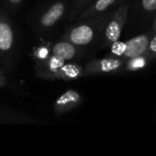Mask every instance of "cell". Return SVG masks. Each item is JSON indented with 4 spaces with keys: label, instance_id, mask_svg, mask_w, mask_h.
I'll use <instances>...</instances> for the list:
<instances>
[{
    "label": "cell",
    "instance_id": "4",
    "mask_svg": "<svg viewBox=\"0 0 156 156\" xmlns=\"http://www.w3.org/2000/svg\"><path fill=\"white\" fill-rule=\"evenodd\" d=\"M53 54L54 56L60 58L64 60L71 59L76 53L75 48L73 45L68 42H59L53 47Z\"/></svg>",
    "mask_w": 156,
    "mask_h": 156
},
{
    "label": "cell",
    "instance_id": "14",
    "mask_svg": "<svg viewBox=\"0 0 156 156\" xmlns=\"http://www.w3.org/2000/svg\"><path fill=\"white\" fill-rule=\"evenodd\" d=\"M150 48H151V49H152L153 51L156 52V37L152 40V42H151V44H150Z\"/></svg>",
    "mask_w": 156,
    "mask_h": 156
},
{
    "label": "cell",
    "instance_id": "11",
    "mask_svg": "<svg viewBox=\"0 0 156 156\" xmlns=\"http://www.w3.org/2000/svg\"><path fill=\"white\" fill-rule=\"evenodd\" d=\"M143 6L148 11L155 10L156 0H143Z\"/></svg>",
    "mask_w": 156,
    "mask_h": 156
},
{
    "label": "cell",
    "instance_id": "7",
    "mask_svg": "<svg viewBox=\"0 0 156 156\" xmlns=\"http://www.w3.org/2000/svg\"><path fill=\"white\" fill-rule=\"evenodd\" d=\"M79 100H80V95L78 92H76L74 90H69L58 99L57 105L65 106L69 103H74Z\"/></svg>",
    "mask_w": 156,
    "mask_h": 156
},
{
    "label": "cell",
    "instance_id": "12",
    "mask_svg": "<svg viewBox=\"0 0 156 156\" xmlns=\"http://www.w3.org/2000/svg\"><path fill=\"white\" fill-rule=\"evenodd\" d=\"M63 63H64V59L54 56V58H52V61L50 62V66H51V68L56 69V68H58L61 65H63Z\"/></svg>",
    "mask_w": 156,
    "mask_h": 156
},
{
    "label": "cell",
    "instance_id": "6",
    "mask_svg": "<svg viewBox=\"0 0 156 156\" xmlns=\"http://www.w3.org/2000/svg\"><path fill=\"white\" fill-rule=\"evenodd\" d=\"M120 36H121L120 24L118 22H116V21L111 22L108 25L107 29H106V37H107V38L110 41L114 42V41H117L120 38Z\"/></svg>",
    "mask_w": 156,
    "mask_h": 156
},
{
    "label": "cell",
    "instance_id": "2",
    "mask_svg": "<svg viewBox=\"0 0 156 156\" xmlns=\"http://www.w3.org/2000/svg\"><path fill=\"white\" fill-rule=\"evenodd\" d=\"M93 38V30L87 25L74 28L70 33V40L76 45H87Z\"/></svg>",
    "mask_w": 156,
    "mask_h": 156
},
{
    "label": "cell",
    "instance_id": "9",
    "mask_svg": "<svg viewBox=\"0 0 156 156\" xmlns=\"http://www.w3.org/2000/svg\"><path fill=\"white\" fill-rule=\"evenodd\" d=\"M125 49H126V43L119 42L118 40L114 41L113 45L112 47V52L115 55H118V56L123 55L125 52Z\"/></svg>",
    "mask_w": 156,
    "mask_h": 156
},
{
    "label": "cell",
    "instance_id": "16",
    "mask_svg": "<svg viewBox=\"0 0 156 156\" xmlns=\"http://www.w3.org/2000/svg\"><path fill=\"white\" fill-rule=\"evenodd\" d=\"M10 3H12V4H18V3H20L22 0H8Z\"/></svg>",
    "mask_w": 156,
    "mask_h": 156
},
{
    "label": "cell",
    "instance_id": "13",
    "mask_svg": "<svg viewBox=\"0 0 156 156\" xmlns=\"http://www.w3.org/2000/svg\"><path fill=\"white\" fill-rule=\"evenodd\" d=\"M144 58H136L135 60H133V62H132V67L133 68V69H137V68H142V67H144Z\"/></svg>",
    "mask_w": 156,
    "mask_h": 156
},
{
    "label": "cell",
    "instance_id": "15",
    "mask_svg": "<svg viewBox=\"0 0 156 156\" xmlns=\"http://www.w3.org/2000/svg\"><path fill=\"white\" fill-rule=\"evenodd\" d=\"M46 54H47V50H46V49H42V50L40 51V57H45Z\"/></svg>",
    "mask_w": 156,
    "mask_h": 156
},
{
    "label": "cell",
    "instance_id": "1",
    "mask_svg": "<svg viewBox=\"0 0 156 156\" xmlns=\"http://www.w3.org/2000/svg\"><path fill=\"white\" fill-rule=\"evenodd\" d=\"M148 43L149 42L146 36L135 37L126 43L124 55L129 58H137L146 50Z\"/></svg>",
    "mask_w": 156,
    "mask_h": 156
},
{
    "label": "cell",
    "instance_id": "8",
    "mask_svg": "<svg viewBox=\"0 0 156 156\" xmlns=\"http://www.w3.org/2000/svg\"><path fill=\"white\" fill-rule=\"evenodd\" d=\"M121 61L117 59H104L101 61V70L104 72H109L118 69L121 66Z\"/></svg>",
    "mask_w": 156,
    "mask_h": 156
},
{
    "label": "cell",
    "instance_id": "5",
    "mask_svg": "<svg viewBox=\"0 0 156 156\" xmlns=\"http://www.w3.org/2000/svg\"><path fill=\"white\" fill-rule=\"evenodd\" d=\"M13 31L6 23H0V49L3 51L8 50L13 44Z\"/></svg>",
    "mask_w": 156,
    "mask_h": 156
},
{
    "label": "cell",
    "instance_id": "10",
    "mask_svg": "<svg viewBox=\"0 0 156 156\" xmlns=\"http://www.w3.org/2000/svg\"><path fill=\"white\" fill-rule=\"evenodd\" d=\"M115 0H98L96 3V10L97 11H103L106 8H108L112 3H114Z\"/></svg>",
    "mask_w": 156,
    "mask_h": 156
},
{
    "label": "cell",
    "instance_id": "3",
    "mask_svg": "<svg viewBox=\"0 0 156 156\" xmlns=\"http://www.w3.org/2000/svg\"><path fill=\"white\" fill-rule=\"evenodd\" d=\"M65 6L62 3H56L53 5L41 17V24L44 27L53 26L63 15Z\"/></svg>",
    "mask_w": 156,
    "mask_h": 156
}]
</instances>
